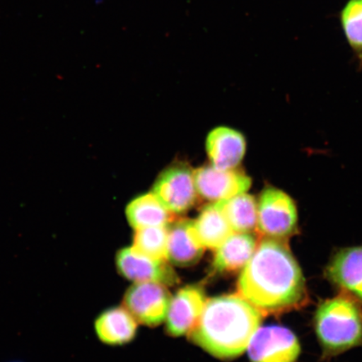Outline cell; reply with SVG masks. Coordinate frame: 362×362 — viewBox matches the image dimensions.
<instances>
[{
	"mask_svg": "<svg viewBox=\"0 0 362 362\" xmlns=\"http://www.w3.org/2000/svg\"><path fill=\"white\" fill-rule=\"evenodd\" d=\"M240 296L265 315L285 313L307 301L300 265L285 240L264 238L240 275Z\"/></svg>",
	"mask_w": 362,
	"mask_h": 362,
	"instance_id": "cell-1",
	"label": "cell"
},
{
	"mask_svg": "<svg viewBox=\"0 0 362 362\" xmlns=\"http://www.w3.org/2000/svg\"><path fill=\"white\" fill-rule=\"evenodd\" d=\"M261 312L240 294L206 300L191 332L192 341L220 359H233L247 350L262 319Z\"/></svg>",
	"mask_w": 362,
	"mask_h": 362,
	"instance_id": "cell-2",
	"label": "cell"
},
{
	"mask_svg": "<svg viewBox=\"0 0 362 362\" xmlns=\"http://www.w3.org/2000/svg\"><path fill=\"white\" fill-rule=\"evenodd\" d=\"M315 322L317 337L329 354L362 346V312L350 298L341 296L324 301Z\"/></svg>",
	"mask_w": 362,
	"mask_h": 362,
	"instance_id": "cell-3",
	"label": "cell"
},
{
	"mask_svg": "<svg viewBox=\"0 0 362 362\" xmlns=\"http://www.w3.org/2000/svg\"><path fill=\"white\" fill-rule=\"evenodd\" d=\"M298 208L291 194L266 187L257 202V229L264 238L286 240L297 233Z\"/></svg>",
	"mask_w": 362,
	"mask_h": 362,
	"instance_id": "cell-4",
	"label": "cell"
},
{
	"mask_svg": "<svg viewBox=\"0 0 362 362\" xmlns=\"http://www.w3.org/2000/svg\"><path fill=\"white\" fill-rule=\"evenodd\" d=\"M247 351L251 362H296L301 347L291 329L269 325L257 330Z\"/></svg>",
	"mask_w": 362,
	"mask_h": 362,
	"instance_id": "cell-5",
	"label": "cell"
},
{
	"mask_svg": "<svg viewBox=\"0 0 362 362\" xmlns=\"http://www.w3.org/2000/svg\"><path fill=\"white\" fill-rule=\"evenodd\" d=\"M152 193L172 214L187 211L197 197L194 171L181 164L170 167L157 179Z\"/></svg>",
	"mask_w": 362,
	"mask_h": 362,
	"instance_id": "cell-6",
	"label": "cell"
},
{
	"mask_svg": "<svg viewBox=\"0 0 362 362\" xmlns=\"http://www.w3.org/2000/svg\"><path fill=\"white\" fill-rule=\"evenodd\" d=\"M170 300L164 284L134 283L125 293L124 305L137 322L156 327L165 320Z\"/></svg>",
	"mask_w": 362,
	"mask_h": 362,
	"instance_id": "cell-7",
	"label": "cell"
},
{
	"mask_svg": "<svg viewBox=\"0 0 362 362\" xmlns=\"http://www.w3.org/2000/svg\"><path fill=\"white\" fill-rule=\"evenodd\" d=\"M199 196L211 202H218L246 193L252 180L236 170H223L207 165L194 171Z\"/></svg>",
	"mask_w": 362,
	"mask_h": 362,
	"instance_id": "cell-8",
	"label": "cell"
},
{
	"mask_svg": "<svg viewBox=\"0 0 362 362\" xmlns=\"http://www.w3.org/2000/svg\"><path fill=\"white\" fill-rule=\"evenodd\" d=\"M325 275L362 312V247L339 251L329 262Z\"/></svg>",
	"mask_w": 362,
	"mask_h": 362,
	"instance_id": "cell-9",
	"label": "cell"
},
{
	"mask_svg": "<svg viewBox=\"0 0 362 362\" xmlns=\"http://www.w3.org/2000/svg\"><path fill=\"white\" fill-rule=\"evenodd\" d=\"M167 262L139 255L132 247L122 249L116 256L117 269L123 277L134 283H158L165 286L178 280Z\"/></svg>",
	"mask_w": 362,
	"mask_h": 362,
	"instance_id": "cell-10",
	"label": "cell"
},
{
	"mask_svg": "<svg viewBox=\"0 0 362 362\" xmlns=\"http://www.w3.org/2000/svg\"><path fill=\"white\" fill-rule=\"evenodd\" d=\"M206 303L201 287L192 285L180 289L171 297L166 315L167 332L172 337L189 334L197 323Z\"/></svg>",
	"mask_w": 362,
	"mask_h": 362,
	"instance_id": "cell-11",
	"label": "cell"
},
{
	"mask_svg": "<svg viewBox=\"0 0 362 362\" xmlns=\"http://www.w3.org/2000/svg\"><path fill=\"white\" fill-rule=\"evenodd\" d=\"M246 139L238 131L219 127L206 139V151L211 165L229 170L236 169L246 153Z\"/></svg>",
	"mask_w": 362,
	"mask_h": 362,
	"instance_id": "cell-12",
	"label": "cell"
},
{
	"mask_svg": "<svg viewBox=\"0 0 362 362\" xmlns=\"http://www.w3.org/2000/svg\"><path fill=\"white\" fill-rule=\"evenodd\" d=\"M204 250L194 233L193 221L181 220L169 228L167 261L172 264L192 266L202 259Z\"/></svg>",
	"mask_w": 362,
	"mask_h": 362,
	"instance_id": "cell-13",
	"label": "cell"
},
{
	"mask_svg": "<svg viewBox=\"0 0 362 362\" xmlns=\"http://www.w3.org/2000/svg\"><path fill=\"white\" fill-rule=\"evenodd\" d=\"M137 323L125 308H112L103 311L95 320V332L107 345H124L135 337Z\"/></svg>",
	"mask_w": 362,
	"mask_h": 362,
	"instance_id": "cell-14",
	"label": "cell"
},
{
	"mask_svg": "<svg viewBox=\"0 0 362 362\" xmlns=\"http://www.w3.org/2000/svg\"><path fill=\"white\" fill-rule=\"evenodd\" d=\"M257 247L250 233H233L216 249L214 269L220 273H235L243 270L250 261Z\"/></svg>",
	"mask_w": 362,
	"mask_h": 362,
	"instance_id": "cell-15",
	"label": "cell"
},
{
	"mask_svg": "<svg viewBox=\"0 0 362 362\" xmlns=\"http://www.w3.org/2000/svg\"><path fill=\"white\" fill-rule=\"evenodd\" d=\"M193 226L202 245L214 250L234 233L216 202L203 208L197 219L193 221Z\"/></svg>",
	"mask_w": 362,
	"mask_h": 362,
	"instance_id": "cell-16",
	"label": "cell"
},
{
	"mask_svg": "<svg viewBox=\"0 0 362 362\" xmlns=\"http://www.w3.org/2000/svg\"><path fill=\"white\" fill-rule=\"evenodd\" d=\"M129 223L135 230L151 226H168L172 214L155 194H144L131 202L126 209Z\"/></svg>",
	"mask_w": 362,
	"mask_h": 362,
	"instance_id": "cell-17",
	"label": "cell"
},
{
	"mask_svg": "<svg viewBox=\"0 0 362 362\" xmlns=\"http://www.w3.org/2000/svg\"><path fill=\"white\" fill-rule=\"evenodd\" d=\"M216 203L234 233H250L257 228V202L251 194L243 193Z\"/></svg>",
	"mask_w": 362,
	"mask_h": 362,
	"instance_id": "cell-18",
	"label": "cell"
},
{
	"mask_svg": "<svg viewBox=\"0 0 362 362\" xmlns=\"http://www.w3.org/2000/svg\"><path fill=\"white\" fill-rule=\"evenodd\" d=\"M168 226L135 230L133 250L156 260L167 261Z\"/></svg>",
	"mask_w": 362,
	"mask_h": 362,
	"instance_id": "cell-19",
	"label": "cell"
},
{
	"mask_svg": "<svg viewBox=\"0 0 362 362\" xmlns=\"http://www.w3.org/2000/svg\"><path fill=\"white\" fill-rule=\"evenodd\" d=\"M344 30L353 49L362 55V0H351L342 13Z\"/></svg>",
	"mask_w": 362,
	"mask_h": 362,
	"instance_id": "cell-20",
	"label": "cell"
}]
</instances>
